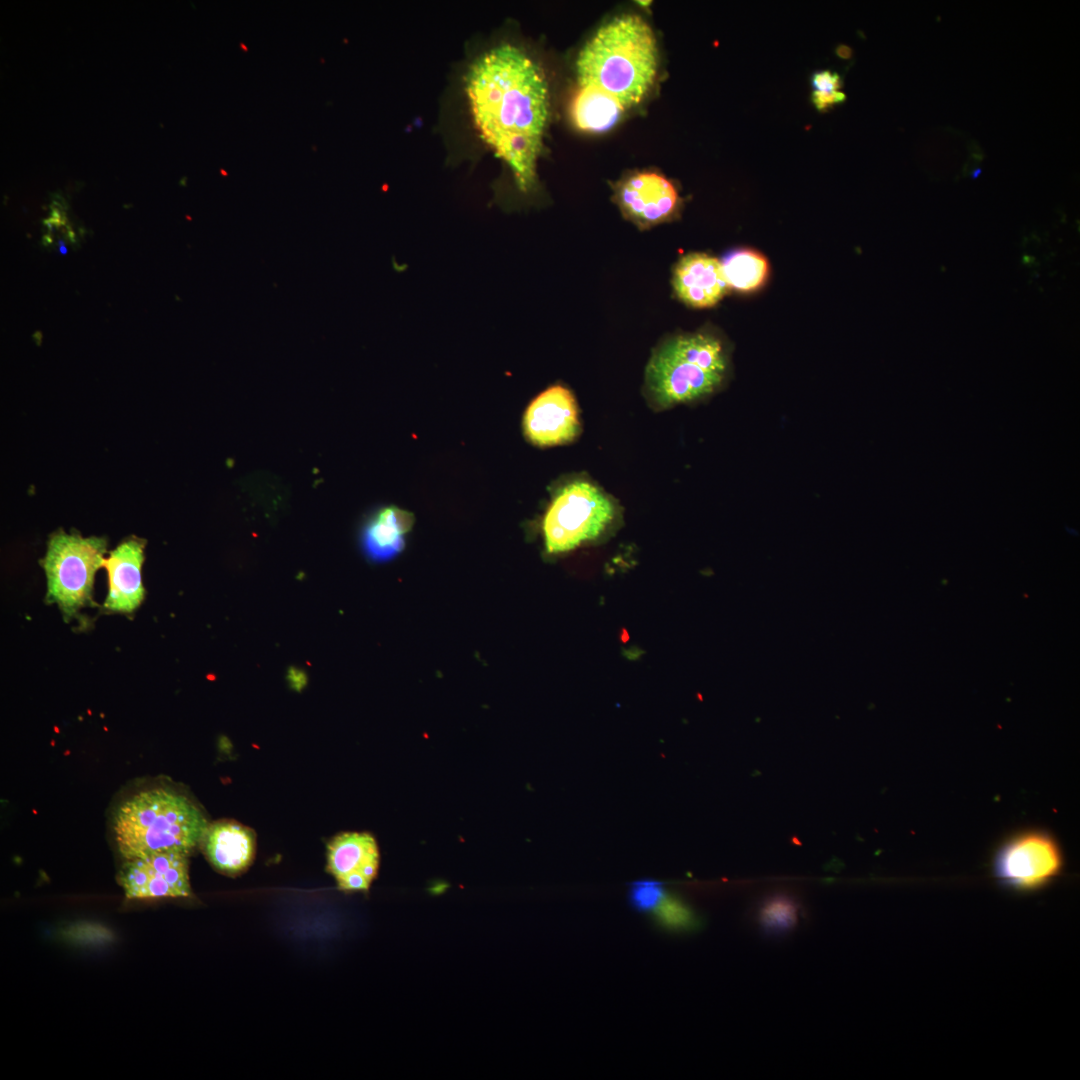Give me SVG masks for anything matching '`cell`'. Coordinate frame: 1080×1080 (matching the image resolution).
Here are the masks:
<instances>
[{
    "instance_id": "5b68a950",
    "label": "cell",
    "mask_w": 1080,
    "mask_h": 1080,
    "mask_svg": "<svg viewBox=\"0 0 1080 1080\" xmlns=\"http://www.w3.org/2000/svg\"><path fill=\"white\" fill-rule=\"evenodd\" d=\"M611 498L593 483L577 479L557 490L543 517L545 549L571 551L597 538L615 516Z\"/></svg>"
},
{
    "instance_id": "484cf974",
    "label": "cell",
    "mask_w": 1080,
    "mask_h": 1080,
    "mask_svg": "<svg viewBox=\"0 0 1080 1080\" xmlns=\"http://www.w3.org/2000/svg\"><path fill=\"white\" fill-rule=\"evenodd\" d=\"M980 173H981V170H980V169H976V170L974 171V174H972V177H973V178H976V177H977V176H978V175H979Z\"/></svg>"
},
{
    "instance_id": "8fae6325",
    "label": "cell",
    "mask_w": 1080,
    "mask_h": 1080,
    "mask_svg": "<svg viewBox=\"0 0 1080 1080\" xmlns=\"http://www.w3.org/2000/svg\"><path fill=\"white\" fill-rule=\"evenodd\" d=\"M145 542L130 538L119 544L104 561L109 591L104 604L107 610L132 612L143 600L141 567Z\"/></svg>"
},
{
    "instance_id": "44dd1931",
    "label": "cell",
    "mask_w": 1080,
    "mask_h": 1080,
    "mask_svg": "<svg viewBox=\"0 0 1080 1080\" xmlns=\"http://www.w3.org/2000/svg\"><path fill=\"white\" fill-rule=\"evenodd\" d=\"M811 84L814 91L833 92L839 91L843 86V81L837 72L822 70L817 71L812 75Z\"/></svg>"
},
{
    "instance_id": "ffe728a7",
    "label": "cell",
    "mask_w": 1080,
    "mask_h": 1080,
    "mask_svg": "<svg viewBox=\"0 0 1080 1080\" xmlns=\"http://www.w3.org/2000/svg\"><path fill=\"white\" fill-rule=\"evenodd\" d=\"M664 895L663 887L655 881L633 883L629 891L632 906L641 911L655 909Z\"/></svg>"
},
{
    "instance_id": "9a60e30c",
    "label": "cell",
    "mask_w": 1080,
    "mask_h": 1080,
    "mask_svg": "<svg viewBox=\"0 0 1080 1080\" xmlns=\"http://www.w3.org/2000/svg\"><path fill=\"white\" fill-rule=\"evenodd\" d=\"M414 523L413 515L395 506L376 512L365 524L361 542L367 557L382 562L393 559L404 548V535Z\"/></svg>"
},
{
    "instance_id": "e0dca14e",
    "label": "cell",
    "mask_w": 1080,
    "mask_h": 1080,
    "mask_svg": "<svg viewBox=\"0 0 1080 1080\" xmlns=\"http://www.w3.org/2000/svg\"><path fill=\"white\" fill-rule=\"evenodd\" d=\"M721 264L729 288L739 291H751L760 287L769 270L763 255L747 249L729 254Z\"/></svg>"
},
{
    "instance_id": "52a82bcc",
    "label": "cell",
    "mask_w": 1080,
    "mask_h": 1080,
    "mask_svg": "<svg viewBox=\"0 0 1080 1080\" xmlns=\"http://www.w3.org/2000/svg\"><path fill=\"white\" fill-rule=\"evenodd\" d=\"M1063 855L1057 842L1042 832L1013 837L996 852L992 871L1004 887L1032 892L1049 885L1062 872Z\"/></svg>"
},
{
    "instance_id": "603a6c76",
    "label": "cell",
    "mask_w": 1080,
    "mask_h": 1080,
    "mask_svg": "<svg viewBox=\"0 0 1080 1080\" xmlns=\"http://www.w3.org/2000/svg\"><path fill=\"white\" fill-rule=\"evenodd\" d=\"M287 679L291 687L297 690L302 689L307 683L306 673L294 666L287 670Z\"/></svg>"
},
{
    "instance_id": "d4e9b609",
    "label": "cell",
    "mask_w": 1080,
    "mask_h": 1080,
    "mask_svg": "<svg viewBox=\"0 0 1080 1080\" xmlns=\"http://www.w3.org/2000/svg\"><path fill=\"white\" fill-rule=\"evenodd\" d=\"M59 244H61V245L59 246L60 252H61L62 254H65V253L67 252V249H66V247L64 246V244H63V241H59Z\"/></svg>"
},
{
    "instance_id": "5bb4252c",
    "label": "cell",
    "mask_w": 1080,
    "mask_h": 1080,
    "mask_svg": "<svg viewBox=\"0 0 1080 1080\" xmlns=\"http://www.w3.org/2000/svg\"><path fill=\"white\" fill-rule=\"evenodd\" d=\"M378 865V847L375 839L368 833H342L335 836L327 846V870L337 883L355 874L362 875L371 883L376 876Z\"/></svg>"
},
{
    "instance_id": "3957f363",
    "label": "cell",
    "mask_w": 1080,
    "mask_h": 1080,
    "mask_svg": "<svg viewBox=\"0 0 1080 1080\" xmlns=\"http://www.w3.org/2000/svg\"><path fill=\"white\" fill-rule=\"evenodd\" d=\"M208 822L184 795L165 788L141 791L117 809L113 830L125 860L162 852L190 854Z\"/></svg>"
},
{
    "instance_id": "9c48e42d",
    "label": "cell",
    "mask_w": 1080,
    "mask_h": 1080,
    "mask_svg": "<svg viewBox=\"0 0 1080 1080\" xmlns=\"http://www.w3.org/2000/svg\"><path fill=\"white\" fill-rule=\"evenodd\" d=\"M523 428L527 438L541 447L573 440L579 433V419L571 391L560 384L542 391L528 405Z\"/></svg>"
},
{
    "instance_id": "8992f818",
    "label": "cell",
    "mask_w": 1080,
    "mask_h": 1080,
    "mask_svg": "<svg viewBox=\"0 0 1080 1080\" xmlns=\"http://www.w3.org/2000/svg\"><path fill=\"white\" fill-rule=\"evenodd\" d=\"M107 541L58 531L48 542L43 568L49 601L68 619L91 603L94 575L104 565Z\"/></svg>"
},
{
    "instance_id": "ac0fdd59",
    "label": "cell",
    "mask_w": 1080,
    "mask_h": 1080,
    "mask_svg": "<svg viewBox=\"0 0 1080 1080\" xmlns=\"http://www.w3.org/2000/svg\"><path fill=\"white\" fill-rule=\"evenodd\" d=\"M802 916L800 904L783 893L766 898L758 910V922L762 931L770 936L783 935L799 923Z\"/></svg>"
},
{
    "instance_id": "d6986e66",
    "label": "cell",
    "mask_w": 1080,
    "mask_h": 1080,
    "mask_svg": "<svg viewBox=\"0 0 1080 1080\" xmlns=\"http://www.w3.org/2000/svg\"><path fill=\"white\" fill-rule=\"evenodd\" d=\"M655 909L659 920L669 928L687 930L696 925L694 912L678 898L664 895Z\"/></svg>"
},
{
    "instance_id": "cb8c5ba5",
    "label": "cell",
    "mask_w": 1080,
    "mask_h": 1080,
    "mask_svg": "<svg viewBox=\"0 0 1080 1080\" xmlns=\"http://www.w3.org/2000/svg\"><path fill=\"white\" fill-rule=\"evenodd\" d=\"M835 52H836V55L841 59L847 60V59H850L852 57V49L849 46L845 45V44L838 45L836 47Z\"/></svg>"
},
{
    "instance_id": "4316f807",
    "label": "cell",
    "mask_w": 1080,
    "mask_h": 1080,
    "mask_svg": "<svg viewBox=\"0 0 1080 1080\" xmlns=\"http://www.w3.org/2000/svg\"><path fill=\"white\" fill-rule=\"evenodd\" d=\"M638 3L639 5L647 6L649 5L650 1H638Z\"/></svg>"
},
{
    "instance_id": "277c9868",
    "label": "cell",
    "mask_w": 1080,
    "mask_h": 1080,
    "mask_svg": "<svg viewBox=\"0 0 1080 1080\" xmlns=\"http://www.w3.org/2000/svg\"><path fill=\"white\" fill-rule=\"evenodd\" d=\"M728 358L710 334L680 335L664 342L646 368V389L657 407L690 403L714 393L724 382Z\"/></svg>"
},
{
    "instance_id": "30bf717a",
    "label": "cell",
    "mask_w": 1080,
    "mask_h": 1080,
    "mask_svg": "<svg viewBox=\"0 0 1080 1080\" xmlns=\"http://www.w3.org/2000/svg\"><path fill=\"white\" fill-rule=\"evenodd\" d=\"M617 199L623 212L644 227L669 218L679 202L673 184L654 172H640L627 178L618 188Z\"/></svg>"
},
{
    "instance_id": "ba28073f",
    "label": "cell",
    "mask_w": 1080,
    "mask_h": 1080,
    "mask_svg": "<svg viewBox=\"0 0 1080 1080\" xmlns=\"http://www.w3.org/2000/svg\"><path fill=\"white\" fill-rule=\"evenodd\" d=\"M189 854L162 852L126 860L117 881L128 899L188 897Z\"/></svg>"
},
{
    "instance_id": "6da1fadb",
    "label": "cell",
    "mask_w": 1080,
    "mask_h": 1080,
    "mask_svg": "<svg viewBox=\"0 0 1080 1080\" xmlns=\"http://www.w3.org/2000/svg\"><path fill=\"white\" fill-rule=\"evenodd\" d=\"M466 93L481 138L508 165L518 189L528 193L536 185L549 112L540 67L514 45L496 46L471 65Z\"/></svg>"
},
{
    "instance_id": "7c38bea8",
    "label": "cell",
    "mask_w": 1080,
    "mask_h": 1080,
    "mask_svg": "<svg viewBox=\"0 0 1080 1080\" xmlns=\"http://www.w3.org/2000/svg\"><path fill=\"white\" fill-rule=\"evenodd\" d=\"M673 286L678 297L695 308L714 306L729 289L721 262L705 253H691L680 259Z\"/></svg>"
},
{
    "instance_id": "4fadbf2b",
    "label": "cell",
    "mask_w": 1080,
    "mask_h": 1080,
    "mask_svg": "<svg viewBox=\"0 0 1080 1080\" xmlns=\"http://www.w3.org/2000/svg\"><path fill=\"white\" fill-rule=\"evenodd\" d=\"M201 843L209 862L228 875L244 871L255 854L253 831L235 822L219 821L208 825Z\"/></svg>"
},
{
    "instance_id": "7a4b0ae2",
    "label": "cell",
    "mask_w": 1080,
    "mask_h": 1080,
    "mask_svg": "<svg viewBox=\"0 0 1080 1080\" xmlns=\"http://www.w3.org/2000/svg\"><path fill=\"white\" fill-rule=\"evenodd\" d=\"M578 85L593 86L616 99L626 110L637 105L654 83L657 47L644 19L621 14L602 25L581 49Z\"/></svg>"
},
{
    "instance_id": "7402d4cb",
    "label": "cell",
    "mask_w": 1080,
    "mask_h": 1080,
    "mask_svg": "<svg viewBox=\"0 0 1080 1080\" xmlns=\"http://www.w3.org/2000/svg\"><path fill=\"white\" fill-rule=\"evenodd\" d=\"M846 98V94L840 90L833 92L813 91L811 94V101L820 112H825L829 108L845 102Z\"/></svg>"
},
{
    "instance_id": "2e32d148",
    "label": "cell",
    "mask_w": 1080,
    "mask_h": 1080,
    "mask_svg": "<svg viewBox=\"0 0 1080 1080\" xmlns=\"http://www.w3.org/2000/svg\"><path fill=\"white\" fill-rule=\"evenodd\" d=\"M625 111L616 99L589 85H578L570 103L573 124L589 133L610 130Z\"/></svg>"
}]
</instances>
